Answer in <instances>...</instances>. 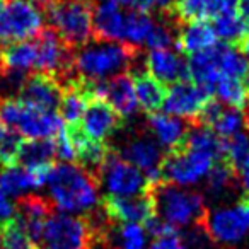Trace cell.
Returning <instances> with one entry per match:
<instances>
[{
    "mask_svg": "<svg viewBox=\"0 0 249 249\" xmlns=\"http://www.w3.org/2000/svg\"><path fill=\"white\" fill-rule=\"evenodd\" d=\"M36 4L39 5V7H45V5H48V4H52L53 0H35Z\"/></svg>",
    "mask_w": 249,
    "mask_h": 249,
    "instance_id": "c3c4849f",
    "label": "cell"
},
{
    "mask_svg": "<svg viewBox=\"0 0 249 249\" xmlns=\"http://www.w3.org/2000/svg\"><path fill=\"white\" fill-rule=\"evenodd\" d=\"M92 249H118V248H114V246H111L109 242H99V244H96Z\"/></svg>",
    "mask_w": 249,
    "mask_h": 249,
    "instance_id": "7dc6e473",
    "label": "cell"
},
{
    "mask_svg": "<svg viewBox=\"0 0 249 249\" xmlns=\"http://www.w3.org/2000/svg\"><path fill=\"white\" fill-rule=\"evenodd\" d=\"M212 97L213 96L207 89L195 84L193 80H181V82L171 84L162 107L171 116L196 124L198 116Z\"/></svg>",
    "mask_w": 249,
    "mask_h": 249,
    "instance_id": "7c38bea8",
    "label": "cell"
},
{
    "mask_svg": "<svg viewBox=\"0 0 249 249\" xmlns=\"http://www.w3.org/2000/svg\"><path fill=\"white\" fill-rule=\"evenodd\" d=\"M22 142H24L22 137L16 132H11V130L0 139V166L11 167L18 164Z\"/></svg>",
    "mask_w": 249,
    "mask_h": 249,
    "instance_id": "8d00e7d4",
    "label": "cell"
},
{
    "mask_svg": "<svg viewBox=\"0 0 249 249\" xmlns=\"http://www.w3.org/2000/svg\"><path fill=\"white\" fill-rule=\"evenodd\" d=\"M4 4H5V0H0V7H2Z\"/></svg>",
    "mask_w": 249,
    "mask_h": 249,
    "instance_id": "816d5d0a",
    "label": "cell"
},
{
    "mask_svg": "<svg viewBox=\"0 0 249 249\" xmlns=\"http://www.w3.org/2000/svg\"><path fill=\"white\" fill-rule=\"evenodd\" d=\"M149 195L159 218L174 229L200 227L207 213V203L201 193L184 190L167 181L149 184Z\"/></svg>",
    "mask_w": 249,
    "mask_h": 249,
    "instance_id": "3957f363",
    "label": "cell"
},
{
    "mask_svg": "<svg viewBox=\"0 0 249 249\" xmlns=\"http://www.w3.org/2000/svg\"><path fill=\"white\" fill-rule=\"evenodd\" d=\"M176 4L178 0H156V7L159 9L162 16H173Z\"/></svg>",
    "mask_w": 249,
    "mask_h": 249,
    "instance_id": "ee69618b",
    "label": "cell"
},
{
    "mask_svg": "<svg viewBox=\"0 0 249 249\" xmlns=\"http://www.w3.org/2000/svg\"><path fill=\"white\" fill-rule=\"evenodd\" d=\"M237 0H212V18L225 11H234Z\"/></svg>",
    "mask_w": 249,
    "mask_h": 249,
    "instance_id": "b9f144b4",
    "label": "cell"
},
{
    "mask_svg": "<svg viewBox=\"0 0 249 249\" xmlns=\"http://www.w3.org/2000/svg\"><path fill=\"white\" fill-rule=\"evenodd\" d=\"M218 159L207 152L188 149V147H178L176 150H171L166 154L162 162L160 176L162 181L173 183L176 186L188 188L200 183L210 169L215 166Z\"/></svg>",
    "mask_w": 249,
    "mask_h": 249,
    "instance_id": "9c48e42d",
    "label": "cell"
},
{
    "mask_svg": "<svg viewBox=\"0 0 249 249\" xmlns=\"http://www.w3.org/2000/svg\"><path fill=\"white\" fill-rule=\"evenodd\" d=\"M213 94L224 106L244 109L248 104V90L241 79L222 75L213 87Z\"/></svg>",
    "mask_w": 249,
    "mask_h": 249,
    "instance_id": "f1b7e54d",
    "label": "cell"
},
{
    "mask_svg": "<svg viewBox=\"0 0 249 249\" xmlns=\"http://www.w3.org/2000/svg\"><path fill=\"white\" fill-rule=\"evenodd\" d=\"M62 94V86L53 77L41 72H31L22 80L18 90V99L24 101L31 106L58 113Z\"/></svg>",
    "mask_w": 249,
    "mask_h": 249,
    "instance_id": "2e32d148",
    "label": "cell"
},
{
    "mask_svg": "<svg viewBox=\"0 0 249 249\" xmlns=\"http://www.w3.org/2000/svg\"><path fill=\"white\" fill-rule=\"evenodd\" d=\"M104 242L87 215L55 213L48 217L43 229L41 246L45 249H92Z\"/></svg>",
    "mask_w": 249,
    "mask_h": 249,
    "instance_id": "8992f818",
    "label": "cell"
},
{
    "mask_svg": "<svg viewBox=\"0 0 249 249\" xmlns=\"http://www.w3.org/2000/svg\"><path fill=\"white\" fill-rule=\"evenodd\" d=\"M239 46H241V53L249 60V28H248V33H246V36L242 38V41L239 43Z\"/></svg>",
    "mask_w": 249,
    "mask_h": 249,
    "instance_id": "bcb514c9",
    "label": "cell"
},
{
    "mask_svg": "<svg viewBox=\"0 0 249 249\" xmlns=\"http://www.w3.org/2000/svg\"><path fill=\"white\" fill-rule=\"evenodd\" d=\"M89 99L90 96L87 92L84 80H79V82L63 87L58 114L67 126H70V128L72 126H80V121H82V116L86 113Z\"/></svg>",
    "mask_w": 249,
    "mask_h": 249,
    "instance_id": "7402d4cb",
    "label": "cell"
},
{
    "mask_svg": "<svg viewBox=\"0 0 249 249\" xmlns=\"http://www.w3.org/2000/svg\"><path fill=\"white\" fill-rule=\"evenodd\" d=\"M200 227L213 244L235 248L249 235V203L239 200L234 205L207 210Z\"/></svg>",
    "mask_w": 249,
    "mask_h": 249,
    "instance_id": "52a82bcc",
    "label": "cell"
},
{
    "mask_svg": "<svg viewBox=\"0 0 249 249\" xmlns=\"http://www.w3.org/2000/svg\"><path fill=\"white\" fill-rule=\"evenodd\" d=\"M0 249H36L18 217L0 227Z\"/></svg>",
    "mask_w": 249,
    "mask_h": 249,
    "instance_id": "e575fe53",
    "label": "cell"
},
{
    "mask_svg": "<svg viewBox=\"0 0 249 249\" xmlns=\"http://www.w3.org/2000/svg\"><path fill=\"white\" fill-rule=\"evenodd\" d=\"M55 212L52 200L39 195H22L16 203V217L36 248L41 249L43 229L50 215Z\"/></svg>",
    "mask_w": 249,
    "mask_h": 249,
    "instance_id": "5bb4252c",
    "label": "cell"
},
{
    "mask_svg": "<svg viewBox=\"0 0 249 249\" xmlns=\"http://www.w3.org/2000/svg\"><path fill=\"white\" fill-rule=\"evenodd\" d=\"M126 12L114 0H97L94 7V41H124Z\"/></svg>",
    "mask_w": 249,
    "mask_h": 249,
    "instance_id": "e0dca14e",
    "label": "cell"
},
{
    "mask_svg": "<svg viewBox=\"0 0 249 249\" xmlns=\"http://www.w3.org/2000/svg\"><path fill=\"white\" fill-rule=\"evenodd\" d=\"M94 7L96 0H53L43 9L60 38L77 50L94 38Z\"/></svg>",
    "mask_w": 249,
    "mask_h": 249,
    "instance_id": "277c9868",
    "label": "cell"
},
{
    "mask_svg": "<svg viewBox=\"0 0 249 249\" xmlns=\"http://www.w3.org/2000/svg\"><path fill=\"white\" fill-rule=\"evenodd\" d=\"M43 21L35 0H5L0 7V46L35 38L43 29Z\"/></svg>",
    "mask_w": 249,
    "mask_h": 249,
    "instance_id": "ba28073f",
    "label": "cell"
},
{
    "mask_svg": "<svg viewBox=\"0 0 249 249\" xmlns=\"http://www.w3.org/2000/svg\"><path fill=\"white\" fill-rule=\"evenodd\" d=\"M215 55H217V65L222 75L242 79L249 70V60L235 48L234 45H217L215 46Z\"/></svg>",
    "mask_w": 249,
    "mask_h": 249,
    "instance_id": "4316f807",
    "label": "cell"
},
{
    "mask_svg": "<svg viewBox=\"0 0 249 249\" xmlns=\"http://www.w3.org/2000/svg\"><path fill=\"white\" fill-rule=\"evenodd\" d=\"M50 196L67 213H89L101 205L99 179L75 162L55 164L48 178Z\"/></svg>",
    "mask_w": 249,
    "mask_h": 249,
    "instance_id": "6da1fadb",
    "label": "cell"
},
{
    "mask_svg": "<svg viewBox=\"0 0 249 249\" xmlns=\"http://www.w3.org/2000/svg\"><path fill=\"white\" fill-rule=\"evenodd\" d=\"M208 128L213 130L220 139H229V137L235 135V133L244 132L246 128L244 111L237 109V107L224 106Z\"/></svg>",
    "mask_w": 249,
    "mask_h": 249,
    "instance_id": "f546056e",
    "label": "cell"
},
{
    "mask_svg": "<svg viewBox=\"0 0 249 249\" xmlns=\"http://www.w3.org/2000/svg\"><path fill=\"white\" fill-rule=\"evenodd\" d=\"M244 116H246V130H248V132H249V107H246Z\"/></svg>",
    "mask_w": 249,
    "mask_h": 249,
    "instance_id": "681fc988",
    "label": "cell"
},
{
    "mask_svg": "<svg viewBox=\"0 0 249 249\" xmlns=\"http://www.w3.org/2000/svg\"><path fill=\"white\" fill-rule=\"evenodd\" d=\"M55 139H36L24 140L19 150L18 164L24 167L41 166V164H55Z\"/></svg>",
    "mask_w": 249,
    "mask_h": 249,
    "instance_id": "484cf974",
    "label": "cell"
},
{
    "mask_svg": "<svg viewBox=\"0 0 249 249\" xmlns=\"http://www.w3.org/2000/svg\"><path fill=\"white\" fill-rule=\"evenodd\" d=\"M217 45L218 38L207 19L183 22L179 26V31H178V50L179 52L195 55V53L207 52Z\"/></svg>",
    "mask_w": 249,
    "mask_h": 249,
    "instance_id": "44dd1931",
    "label": "cell"
},
{
    "mask_svg": "<svg viewBox=\"0 0 249 249\" xmlns=\"http://www.w3.org/2000/svg\"><path fill=\"white\" fill-rule=\"evenodd\" d=\"M99 184L109 196H137L149 190L145 174L123 159L113 147L99 173Z\"/></svg>",
    "mask_w": 249,
    "mask_h": 249,
    "instance_id": "30bf717a",
    "label": "cell"
},
{
    "mask_svg": "<svg viewBox=\"0 0 249 249\" xmlns=\"http://www.w3.org/2000/svg\"><path fill=\"white\" fill-rule=\"evenodd\" d=\"M154 21L149 12L128 11L124 18V43H132L135 46L145 45L147 38L154 29Z\"/></svg>",
    "mask_w": 249,
    "mask_h": 249,
    "instance_id": "83f0119b",
    "label": "cell"
},
{
    "mask_svg": "<svg viewBox=\"0 0 249 249\" xmlns=\"http://www.w3.org/2000/svg\"><path fill=\"white\" fill-rule=\"evenodd\" d=\"M142 48L124 41H94L75 53V72L80 80H107L118 73L135 72Z\"/></svg>",
    "mask_w": 249,
    "mask_h": 249,
    "instance_id": "7a4b0ae2",
    "label": "cell"
},
{
    "mask_svg": "<svg viewBox=\"0 0 249 249\" xmlns=\"http://www.w3.org/2000/svg\"><path fill=\"white\" fill-rule=\"evenodd\" d=\"M188 72H190V80L198 84L200 87L207 89L213 96V87L217 80L222 77L220 70L217 65V55H215V46L207 52H200L190 55L188 58Z\"/></svg>",
    "mask_w": 249,
    "mask_h": 249,
    "instance_id": "cb8c5ba5",
    "label": "cell"
},
{
    "mask_svg": "<svg viewBox=\"0 0 249 249\" xmlns=\"http://www.w3.org/2000/svg\"><path fill=\"white\" fill-rule=\"evenodd\" d=\"M101 208L104 213L116 224H143L156 215L154 201L149 190L137 196H106L101 200Z\"/></svg>",
    "mask_w": 249,
    "mask_h": 249,
    "instance_id": "4fadbf2b",
    "label": "cell"
},
{
    "mask_svg": "<svg viewBox=\"0 0 249 249\" xmlns=\"http://www.w3.org/2000/svg\"><path fill=\"white\" fill-rule=\"evenodd\" d=\"M246 249H249V248H246Z\"/></svg>",
    "mask_w": 249,
    "mask_h": 249,
    "instance_id": "db71d44e",
    "label": "cell"
},
{
    "mask_svg": "<svg viewBox=\"0 0 249 249\" xmlns=\"http://www.w3.org/2000/svg\"><path fill=\"white\" fill-rule=\"evenodd\" d=\"M235 11L239 12V16H241V18L244 19L249 26V0H237Z\"/></svg>",
    "mask_w": 249,
    "mask_h": 249,
    "instance_id": "f6af8a7d",
    "label": "cell"
},
{
    "mask_svg": "<svg viewBox=\"0 0 249 249\" xmlns=\"http://www.w3.org/2000/svg\"><path fill=\"white\" fill-rule=\"evenodd\" d=\"M36 249H39V248H36Z\"/></svg>",
    "mask_w": 249,
    "mask_h": 249,
    "instance_id": "11a10c76",
    "label": "cell"
},
{
    "mask_svg": "<svg viewBox=\"0 0 249 249\" xmlns=\"http://www.w3.org/2000/svg\"><path fill=\"white\" fill-rule=\"evenodd\" d=\"M121 124H123V118L116 113V109L106 99L90 97L82 121H80V130L89 139L104 142L107 137L120 130Z\"/></svg>",
    "mask_w": 249,
    "mask_h": 249,
    "instance_id": "9a60e30c",
    "label": "cell"
},
{
    "mask_svg": "<svg viewBox=\"0 0 249 249\" xmlns=\"http://www.w3.org/2000/svg\"><path fill=\"white\" fill-rule=\"evenodd\" d=\"M16 218V205L9 200V196L0 190V227Z\"/></svg>",
    "mask_w": 249,
    "mask_h": 249,
    "instance_id": "ab89813d",
    "label": "cell"
},
{
    "mask_svg": "<svg viewBox=\"0 0 249 249\" xmlns=\"http://www.w3.org/2000/svg\"><path fill=\"white\" fill-rule=\"evenodd\" d=\"M212 19H213L212 28H213L217 38L227 43V45H239L246 36V33H248V22L239 16V12L235 9L215 14Z\"/></svg>",
    "mask_w": 249,
    "mask_h": 249,
    "instance_id": "d4e9b609",
    "label": "cell"
},
{
    "mask_svg": "<svg viewBox=\"0 0 249 249\" xmlns=\"http://www.w3.org/2000/svg\"><path fill=\"white\" fill-rule=\"evenodd\" d=\"M103 99H106L116 109L121 118H130L137 113L139 103L135 96L133 77L130 72L118 73L103 84Z\"/></svg>",
    "mask_w": 249,
    "mask_h": 249,
    "instance_id": "d6986e66",
    "label": "cell"
},
{
    "mask_svg": "<svg viewBox=\"0 0 249 249\" xmlns=\"http://www.w3.org/2000/svg\"><path fill=\"white\" fill-rule=\"evenodd\" d=\"M147 126L157 139V142L162 145V149H167V152H171L181 147L191 124L167 113H150L147 116Z\"/></svg>",
    "mask_w": 249,
    "mask_h": 249,
    "instance_id": "ffe728a7",
    "label": "cell"
},
{
    "mask_svg": "<svg viewBox=\"0 0 249 249\" xmlns=\"http://www.w3.org/2000/svg\"><path fill=\"white\" fill-rule=\"evenodd\" d=\"M118 249H145L147 232L139 224H121L118 227Z\"/></svg>",
    "mask_w": 249,
    "mask_h": 249,
    "instance_id": "d590c367",
    "label": "cell"
},
{
    "mask_svg": "<svg viewBox=\"0 0 249 249\" xmlns=\"http://www.w3.org/2000/svg\"><path fill=\"white\" fill-rule=\"evenodd\" d=\"M114 149V147H113ZM123 159H126L130 164L139 167L149 179V184L157 183L162 179L160 171L164 162V149L156 137L150 133V130H140L133 132L126 139L123 149H114Z\"/></svg>",
    "mask_w": 249,
    "mask_h": 249,
    "instance_id": "8fae6325",
    "label": "cell"
},
{
    "mask_svg": "<svg viewBox=\"0 0 249 249\" xmlns=\"http://www.w3.org/2000/svg\"><path fill=\"white\" fill-rule=\"evenodd\" d=\"M149 249H186V246H184L179 232L176 231L162 235V237H156Z\"/></svg>",
    "mask_w": 249,
    "mask_h": 249,
    "instance_id": "f35d334b",
    "label": "cell"
},
{
    "mask_svg": "<svg viewBox=\"0 0 249 249\" xmlns=\"http://www.w3.org/2000/svg\"><path fill=\"white\" fill-rule=\"evenodd\" d=\"M244 200H246V201H248V203H249V195H248V196L244 198Z\"/></svg>",
    "mask_w": 249,
    "mask_h": 249,
    "instance_id": "f5cc1de1",
    "label": "cell"
},
{
    "mask_svg": "<svg viewBox=\"0 0 249 249\" xmlns=\"http://www.w3.org/2000/svg\"><path fill=\"white\" fill-rule=\"evenodd\" d=\"M239 184L237 171L229 166L225 160H217L207 174V190L215 196H220L225 191H231Z\"/></svg>",
    "mask_w": 249,
    "mask_h": 249,
    "instance_id": "4dcf8cb0",
    "label": "cell"
},
{
    "mask_svg": "<svg viewBox=\"0 0 249 249\" xmlns=\"http://www.w3.org/2000/svg\"><path fill=\"white\" fill-rule=\"evenodd\" d=\"M237 179L244 190L249 191V154L246 156V159L242 160V164L237 169Z\"/></svg>",
    "mask_w": 249,
    "mask_h": 249,
    "instance_id": "7bdbcfd3",
    "label": "cell"
},
{
    "mask_svg": "<svg viewBox=\"0 0 249 249\" xmlns=\"http://www.w3.org/2000/svg\"><path fill=\"white\" fill-rule=\"evenodd\" d=\"M145 69L164 86L190 80L188 62L173 50H150L145 60Z\"/></svg>",
    "mask_w": 249,
    "mask_h": 249,
    "instance_id": "ac0fdd59",
    "label": "cell"
},
{
    "mask_svg": "<svg viewBox=\"0 0 249 249\" xmlns=\"http://www.w3.org/2000/svg\"><path fill=\"white\" fill-rule=\"evenodd\" d=\"M55 152L56 159H60L62 162H73L75 160V150H73L72 139L69 135V130L63 126L58 132L55 140Z\"/></svg>",
    "mask_w": 249,
    "mask_h": 249,
    "instance_id": "74e56055",
    "label": "cell"
},
{
    "mask_svg": "<svg viewBox=\"0 0 249 249\" xmlns=\"http://www.w3.org/2000/svg\"><path fill=\"white\" fill-rule=\"evenodd\" d=\"M133 75V86H135V96L139 107L145 111L147 114L157 113L159 107H162L166 99L167 89L164 84H160L157 79H154L149 72L135 70Z\"/></svg>",
    "mask_w": 249,
    "mask_h": 249,
    "instance_id": "603a6c76",
    "label": "cell"
},
{
    "mask_svg": "<svg viewBox=\"0 0 249 249\" xmlns=\"http://www.w3.org/2000/svg\"><path fill=\"white\" fill-rule=\"evenodd\" d=\"M179 24L212 18V0H178L173 16Z\"/></svg>",
    "mask_w": 249,
    "mask_h": 249,
    "instance_id": "836d02e7",
    "label": "cell"
},
{
    "mask_svg": "<svg viewBox=\"0 0 249 249\" xmlns=\"http://www.w3.org/2000/svg\"><path fill=\"white\" fill-rule=\"evenodd\" d=\"M249 154V132H239L229 139H222V160L235 171Z\"/></svg>",
    "mask_w": 249,
    "mask_h": 249,
    "instance_id": "d6a6232c",
    "label": "cell"
},
{
    "mask_svg": "<svg viewBox=\"0 0 249 249\" xmlns=\"http://www.w3.org/2000/svg\"><path fill=\"white\" fill-rule=\"evenodd\" d=\"M0 190L7 196L14 198L22 196L26 191L33 190L31 176H29L28 169L24 166H19V164L5 167L4 173L0 174Z\"/></svg>",
    "mask_w": 249,
    "mask_h": 249,
    "instance_id": "1f68e13d",
    "label": "cell"
},
{
    "mask_svg": "<svg viewBox=\"0 0 249 249\" xmlns=\"http://www.w3.org/2000/svg\"><path fill=\"white\" fill-rule=\"evenodd\" d=\"M120 7H128L130 11L150 12L156 7V0H114Z\"/></svg>",
    "mask_w": 249,
    "mask_h": 249,
    "instance_id": "60d3db41",
    "label": "cell"
},
{
    "mask_svg": "<svg viewBox=\"0 0 249 249\" xmlns=\"http://www.w3.org/2000/svg\"><path fill=\"white\" fill-rule=\"evenodd\" d=\"M244 86H246V90H248V99H249V70H248V73H246V84H244ZM248 103H249V101H248Z\"/></svg>",
    "mask_w": 249,
    "mask_h": 249,
    "instance_id": "f907efd6",
    "label": "cell"
},
{
    "mask_svg": "<svg viewBox=\"0 0 249 249\" xmlns=\"http://www.w3.org/2000/svg\"><path fill=\"white\" fill-rule=\"evenodd\" d=\"M0 121L11 132L28 140L55 139L63 128V121L56 111H46L31 106L18 97H2Z\"/></svg>",
    "mask_w": 249,
    "mask_h": 249,
    "instance_id": "5b68a950",
    "label": "cell"
}]
</instances>
